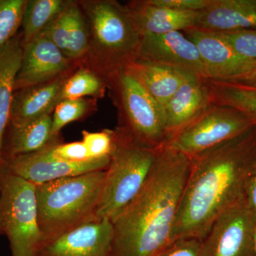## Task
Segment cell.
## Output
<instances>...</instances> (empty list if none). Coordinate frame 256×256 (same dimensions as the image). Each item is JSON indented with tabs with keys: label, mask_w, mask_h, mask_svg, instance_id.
<instances>
[{
	"label": "cell",
	"mask_w": 256,
	"mask_h": 256,
	"mask_svg": "<svg viewBox=\"0 0 256 256\" xmlns=\"http://www.w3.org/2000/svg\"><path fill=\"white\" fill-rule=\"evenodd\" d=\"M256 174V124L192 158L173 238L203 239L222 214L245 200Z\"/></svg>",
	"instance_id": "1"
},
{
	"label": "cell",
	"mask_w": 256,
	"mask_h": 256,
	"mask_svg": "<svg viewBox=\"0 0 256 256\" xmlns=\"http://www.w3.org/2000/svg\"><path fill=\"white\" fill-rule=\"evenodd\" d=\"M192 158L165 144L141 191L116 218L106 256H158L174 242Z\"/></svg>",
	"instance_id": "2"
},
{
	"label": "cell",
	"mask_w": 256,
	"mask_h": 256,
	"mask_svg": "<svg viewBox=\"0 0 256 256\" xmlns=\"http://www.w3.org/2000/svg\"><path fill=\"white\" fill-rule=\"evenodd\" d=\"M78 1L90 38L88 52L80 65L105 79L127 68L138 58L141 35L126 4L116 0Z\"/></svg>",
	"instance_id": "3"
},
{
	"label": "cell",
	"mask_w": 256,
	"mask_h": 256,
	"mask_svg": "<svg viewBox=\"0 0 256 256\" xmlns=\"http://www.w3.org/2000/svg\"><path fill=\"white\" fill-rule=\"evenodd\" d=\"M106 170L36 185L41 247L69 230L95 220Z\"/></svg>",
	"instance_id": "4"
},
{
	"label": "cell",
	"mask_w": 256,
	"mask_h": 256,
	"mask_svg": "<svg viewBox=\"0 0 256 256\" xmlns=\"http://www.w3.org/2000/svg\"><path fill=\"white\" fill-rule=\"evenodd\" d=\"M114 136V150L95 214V220L111 222L146 184L161 148L144 146L118 127Z\"/></svg>",
	"instance_id": "5"
},
{
	"label": "cell",
	"mask_w": 256,
	"mask_h": 256,
	"mask_svg": "<svg viewBox=\"0 0 256 256\" xmlns=\"http://www.w3.org/2000/svg\"><path fill=\"white\" fill-rule=\"evenodd\" d=\"M106 80L117 109V127L144 146L152 148L164 146L169 139L164 108L129 68L112 74Z\"/></svg>",
	"instance_id": "6"
},
{
	"label": "cell",
	"mask_w": 256,
	"mask_h": 256,
	"mask_svg": "<svg viewBox=\"0 0 256 256\" xmlns=\"http://www.w3.org/2000/svg\"><path fill=\"white\" fill-rule=\"evenodd\" d=\"M0 232L8 236L12 256H37L42 238L36 185L8 171L0 178Z\"/></svg>",
	"instance_id": "7"
},
{
	"label": "cell",
	"mask_w": 256,
	"mask_h": 256,
	"mask_svg": "<svg viewBox=\"0 0 256 256\" xmlns=\"http://www.w3.org/2000/svg\"><path fill=\"white\" fill-rule=\"evenodd\" d=\"M254 126L236 109L210 104L196 119L171 136L166 144L192 158L236 138Z\"/></svg>",
	"instance_id": "8"
},
{
	"label": "cell",
	"mask_w": 256,
	"mask_h": 256,
	"mask_svg": "<svg viewBox=\"0 0 256 256\" xmlns=\"http://www.w3.org/2000/svg\"><path fill=\"white\" fill-rule=\"evenodd\" d=\"M256 224L245 200L229 208L202 239L203 256H256Z\"/></svg>",
	"instance_id": "9"
},
{
	"label": "cell",
	"mask_w": 256,
	"mask_h": 256,
	"mask_svg": "<svg viewBox=\"0 0 256 256\" xmlns=\"http://www.w3.org/2000/svg\"><path fill=\"white\" fill-rule=\"evenodd\" d=\"M22 47L14 92L50 82L80 66L66 57L58 47L43 35L35 37Z\"/></svg>",
	"instance_id": "10"
},
{
	"label": "cell",
	"mask_w": 256,
	"mask_h": 256,
	"mask_svg": "<svg viewBox=\"0 0 256 256\" xmlns=\"http://www.w3.org/2000/svg\"><path fill=\"white\" fill-rule=\"evenodd\" d=\"M47 148L6 160V171L34 184L40 185L60 178L106 170L110 164V158H96L82 162L62 161L52 158Z\"/></svg>",
	"instance_id": "11"
},
{
	"label": "cell",
	"mask_w": 256,
	"mask_h": 256,
	"mask_svg": "<svg viewBox=\"0 0 256 256\" xmlns=\"http://www.w3.org/2000/svg\"><path fill=\"white\" fill-rule=\"evenodd\" d=\"M138 58L164 64L206 78L196 45L182 32L142 35Z\"/></svg>",
	"instance_id": "12"
},
{
	"label": "cell",
	"mask_w": 256,
	"mask_h": 256,
	"mask_svg": "<svg viewBox=\"0 0 256 256\" xmlns=\"http://www.w3.org/2000/svg\"><path fill=\"white\" fill-rule=\"evenodd\" d=\"M183 33L196 45L207 79L229 80L248 68L252 60L238 54L220 34L198 28Z\"/></svg>",
	"instance_id": "13"
},
{
	"label": "cell",
	"mask_w": 256,
	"mask_h": 256,
	"mask_svg": "<svg viewBox=\"0 0 256 256\" xmlns=\"http://www.w3.org/2000/svg\"><path fill=\"white\" fill-rule=\"evenodd\" d=\"M112 237L110 220H94L44 244L37 256H106Z\"/></svg>",
	"instance_id": "14"
},
{
	"label": "cell",
	"mask_w": 256,
	"mask_h": 256,
	"mask_svg": "<svg viewBox=\"0 0 256 256\" xmlns=\"http://www.w3.org/2000/svg\"><path fill=\"white\" fill-rule=\"evenodd\" d=\"M40 34L43 35L66 57L82 64L89 48L86 18L78 0H70L65 10Z\"/></svg>",
	"instance_id": "15"
},
{
	"label": "cell",
	"mask_w": 256,
	"mask_h": 256,
	"mask_svg": "<svg viewBox=\"0 0 256 256\" xmlns=\"http://www.w3.org/2000/svg\"><path fill=\"white\" fill-rule=\"evenodd\" d=\"M74 70L50 82L15 90L10 126H22L52 114L56 106L62 100L64 84Z\"/></svg>",
	"instance_id": "16"
},
{
	"label": "cell",
	"mask_w": 256,
	"mask_h": 256,
	"mask_svg": "<svg viewBox=\"0 0 256 256\" xmlns=\"http://www.w3.org/2000/svg\"><path fill=\"white\" fill-rule=\"evenodd\" d=\"M126 6L141 36L195 28L200 12L168 9L153 4L150 0H133Z\"/></svg>",
	"instance_id": "17"
},
{
	"label": "cell",
	"mask_w": 256,
	"mask_h": 256,
	"mask_svg": "<svg viewBox=\"0 0 256 256\" xmlns=\"http://www.w3.org/2000/svg\"><path fill=\"white\" fill-rule=\"evenodd\" d=\"M210 104L206 78L192 75L164 106L169 139L196 119Z\"/></svg>",
	"instance_id": "18"
},
{
	"label": "cell",
	"mask_w": 256,
	"mask_h": 256,
	"mask_svg": "<svg viewBox=\"0 0 256 256\" xmlns=\"http://www.w3.org/2000/svg\"><path fill=\"white\" fill-rule=\"evenodd\" d=\"M224 33L256 28V0H213L200 12L196 28Z\"/></svg>",
	"instance_id": "19"
},
{
	"label": "cell",
	"mask_w": 256,
	"mask_h": 256,
	"mask_svg": "<svg viewBox=\"0 0 256 256\" xmlns=\"http://www.w3.org/2000/svg\"><path fill=\"white\" fill-rule=\"evenodd\" d=\"M22 34L8 42L0 50V178L6 170L4 156L5 133L10 122L14 82L22 56Z\"/></svg>",
	"instance_id": "20"
},
{
	"label": "cell",
	"mask_w": 256,
	"mask_h": 256,
	"mask_svg": "<svg viewBox=\"0 0 256 256\" xmlns=\"http://www.w3.org/2000/svg\"><path fill=\"white\" fill-rule=\"evenodd\" d=\"M148 92L164 108L180 87L192 75L184 70L137 58L127 67Z\"/></svg>",
	"instance_id": "21"
},
{
	"label": "cell",
	"mask_w": 256,
	"mask_h": 256,
	"mask_svg": "<svg viewBox=\"0 0 256 256\" xmlns=\"http://www.w3.org/2000/svg\"><path fill=\"white\" fill-rule=\"evenodd\" d=\"M6 144L4 146L5 160L41 151L60 142V136H54L52 118L44 116L20 126H8Z\"/></svg>",
	"instance_id": "22"
},
{
	"label": "cell",
	"mask_w": 256,
	"mask_h": 256,
	"mask_svg": "<svg viewBox=\"0 0 256 256\" xmlns=\"http://www.w3.org/2000/svg\"><path fill=\"white\" fill-rule=\"evenodd\" d=\"M206 84L210 104L236 109L256 124V87L207 78Z\"/></svg>",
	"instance_id": "23"
},
{
	"label": "cell",
	"mask_w": 256,
	"mask_h": 256,
	"mask_svg": "<svg viewBox=\"0 0 256 256\" xmlns=\"http://www.w3.org/2000/svg\"><path fill=\"white\" fill-rule=\"evenodd\" d=\"M70 0H28L24 11L22 43L26 44L58 18Z\"/></svg>",
	"instance_id": "24"
},
{
	"label": "cell",
	"mask_w": 256,
	"mask_h": 256,
	"mask_svg": "<svg viewBox=\"0 0 256 256\" xmlns=\"http://www.w3.org/2000/svg\"><path fill=\"white\" fill-rule=\"evenodd\" d=\"M108 89L106 79L92 69L80 65L66 80L62 92V100L96 99L104 97Z\"/></svg>",
	"instance_id": "25"
},
{
	"label": "cell",
	"mask_w": 256,
	"mask_h": 256,
	"mask_svg": "<svg viewBox=\"0 0 256 256\" xmlns=\"http://www.w3.org/2000/svg\"><path fill=\"white\" fill-rule=\"evenodd\" d=\"M98 100L94 98L66 99L58 102L52 114V132L60 136L67 124L88 117L97 110Z\"/></svg>",
	"instance_id": "26"
},
{
	"label": "cell",
	"mask_w": 256,
	"mask_h": 256,
	"mask_svg": "<svg viewBox=\"0 0 256 256\" xmlns=\"http://www.w3.org/2000/svg\"><path fill=\"white\" fill-rule=\"evenodd\" d=\"M26 1L0 0V50L18 34Z\"/></svg>",
	"instance_id": "27"
},
{
	"label": "cell",
	"mask_w": 256,
	"mask_h": 256,
	"mask_svg": "<svg viewBox=\"0 0 256 256\" xmlns=\"http://www.w3.org/2000/svg\"><path fill=\"white\" fill-rule=\"evenodd\" d=\"M114 130L105 129L100 132H82V142L92 159L110 158L114 148Z\"/></svg>",
	"instance_id": "28"
},
{
	"label": "cell",
	"mask_w": 256,
	"mask_h": 256,
	"mask_svg": "<svg viewBox=\"0 0 256 256\" xmlns=\"http://www.w3.org/2000/svg\"><path fill=\"white\" fill-rule=\"evenodd\" d=\"M218 34L240 56L256 60V28Z\"/></svg>",
	"instance_id": "29"
},
{
	"label": "cell",
	"mask_w": 256,
	"mask_h": 256,
	"mask_svg": "<svg viewBox=\"0 0 256 256\" xmlns=\"http://www.w3.org/2000/svg\"><path fill=\"white\" fill-rule=\"evenodd\" d=\"M50 156L55 159L69 162H82L92 160L82 141L64 143L60 142L47 148Z\"/></svg>",
	"instance_id": "30"
},
{
	"label": "cell",
	"mask_w": 256,
	"mask_h": 256,
	"mask_svg": "<svg viewBox=\"0 0 256 256\" xmlns=\"http://www.w3.org/2000/svg\"><path fill=\"white\" fill-rule=\"evenodd\" d=\"M158 256H203L202 239H176Z\"/></svg>",
	"instance_id": "31"
},
{
	"label": "cell",
	"mask_w": 256,
	"mask_h": 256,
	"mask_svg": "<svg viewBox=\"0 0 256 256\" xmlns=\"http://www.w3.org/2000/svg\"><path fill=\"white\" fill-rule=\"evenodd\" d=\"M156 6L180 12H201L206 9L213 0H150Z\"/></svg>",
	"instance_id": "32"
},
{
	"label": "cell",
	"mask_w": 256,
	"mask_h": 256,
	"mask_svg": "<svg viewBox=\"0 0 256 256\" xmlns=\"http://www.w3.org/2000/svg\"><path fill=\"white\" fill-rule=\"evenodd\" d=\"M226 82H240L250 86L256 87V60H252L248 68L244 73Z\"/></svg>",
	"instance_id": "33"
},
{
	"label": "cell",
	"mask_w": 256,
	"mask_h": 256,
	"mask_svg": "<svg viewBox=\"0 0 256 256\" xmlns=\"http://www.w3.org/2000/svg\"><path fill=\"white\" fill-rule=\"evenodd\" d=\"M245 203L256 220V174L248 184L245 194Z\"/></svg>",
	"instance_id": "34"
},
{
	"label": "cell",
	"mask_w": 256,
	"mask_h": 256,
	"mask_svg": "<svg viewBox=\"0 0 256 256\" xmlns=\"http://www.w3.org/2000/svg\"><path fill=\"white\" fill-rule=\"evenodd\" d=\"M254 248H255V254L256 256V224L255 230H254Z\"/></svg>",
	"instance_id": "35"
},
{
	"label": "cell",
	"mask_w": 256,
	"mask_h": 256,
	"mask_svg": "<svg viewBox=\"0 0 256 256\" xmlns=\"http://www.w3.org/2000/svg\"><path fill=\"white\" fill-rule=\"evenodd\" d=\"M0 234H2V233H1V232H0Z\"/></svg>",
	"instance_id": "36"
}]
</instances>
